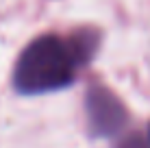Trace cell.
<instances>
[{"instance_id": "1", "label": "cell", "mask_w": 150, "mask_h": 148, "mask_svg": "<svg viewBox=\"0 0 150 148\" xmlns=\"http://www.w3.org/2000/svg\"><path fill=\"white\" fill-rule=\"evenodd\" d=\"M72 76L74 57L70 46L59 37L46 35L28 44V48L18 59L13 83L22 94H41L65 87Z\"/></svg>"}, {"instance_id": "2", "label": "cell", "mask_w": 150, "mask_h": 148, "mask_svg": "<svg viewBox=\"0 0 150 148\" xmlns=\"http://www.w3.org/2000/svg\"><path fill=\"white\" fill-rule=\"evenodd\" d=\"M87 113L91 126L100 135H113L124 126L126 111L109 89H91L87 96Z\"/></svg>"}, {"instance_id": "3", "label": "cell", "mask_w": 150, "mask_h": 148, "mask_svg": "<svg viewBox=\"0 0 150 148\" xmlns=\"http://www.w3.org/2000/svg\"><path fill=\"white\" fill-rule=\"evenodd\" d=\"M117 148H148V144L139 135H131V137H126L124 142H120Z\"/></svg>"}]
</instances>
